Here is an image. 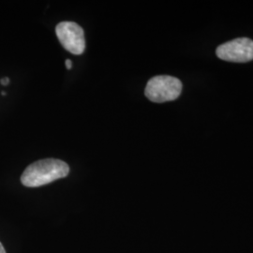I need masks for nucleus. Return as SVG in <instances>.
<instances>
[{"mask_svg":"<svg viewBox=\"0 0 253 253\" xmlns=\"http://www.w3.org/2000/svg\"><path fill=\"white\" fill-rule=\"evenodd\" d=\"M182 83L179 79L160 75L151 78L145 86V97L153 102L163 103L176 100L180 96Z\"/></svg>","mask_w":253,"mask_h":253,"instance_id":"2","label":"nucleus"},{"mask_svg":"<svg viewBox=\"0 0 253 253\" xmlns=\"http://www.w3.org/2000/svg\"><path fill=\"white\" fill-rule=\"evenodd\" d=\"M70 167L66 163L55 159H46L30 164L21 176V182L28 188L42 187L66 177Z\"/></svg>","mask_w":253,"mask_h":253,"instance_id":"1","label":"nucleus"},{"mask_svg":"<svg viewBox=\"0 0 253 253\" xmlns=\"http://www.w3.org/2000/svg\"><path fill=\"white\" fill-rule=\"evenodd\" d=\"M217 57L229 62L246 63L253 60V41L249 38H238L218 46Z\"/></svg>","mask_w":253,"mask_h":253,"instance_id":"3","label":"nucleus"},{"mask_svg":"<svg viewBox=\"0 0 253 253\" xmlns=\"http://www.w3.org/2000/svg\"><path fill=\"white\" fill-rule=\"evenodd\" d=\"M66 67H67L68 70H71L73 68V62H72L71 59H67L66 60Z\"/></svg>","mask_w":253,"mask_h":253,"instance_id":"5","label":"nucleus"},{"mask_svg":"<svg viewBox=\"0 0 253 253\" xmlns=\"http://www.w3.org/2000/svg\"><path fill=\"white\" fill-rule=\"evenodd\" d=\"M0 83L3 84V85H7V84H9V78H3L1 81H0Z\"/></svg>","mask_w":253,"mask_h":253,"instance_id":"6","label":"nucleus"},{"mask_svg":"<svg viewBox=\"0 0 253 253\" xmlns=\"http://www.w3.org/2000/svg\"><path fill=\"white\" fill-rule=\"evenodd\" d=\"M0 253H6V251H5L3 245L1 244V243H0Z\"/></svg>","mask_w":253,"mask_h":253,"instance_id":"7","label":"nucleus"},{"mask_svg":"<svg viewBox=\"0 0 253 253\" xmlns=\"http://www.w3.org/2000/svg\"><path fill=\"white\" fill-rule=\"evenodd\" d=\"M55 33L64 48L73 54H82L85 49L84 30L74 22H61L55 27Z\"/></svg>","mask_w":253,"mask_h":253,"instance_id":"4","label":"nucleus"}]
</instances>
